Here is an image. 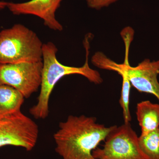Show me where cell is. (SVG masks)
<instances>
[{"label":"cell","instance_id":"cell-1","mask_svg":"<svg viewBox=\"0 0 159 159\" xmlns=\"http://www.w3.org/2000/svg\"><path fill=\"white\" fill-rule=\"evenodd\" d=\"M116 126L107 127L96 117L70 115L54 134L55 151L63 159H96L93 151Z\"/></svg>","mask_w":159,"mask_h":159},{"label":"cell","instance_id":"cell-2","mask_svg":"<svg viewBox=\"0 0 159 159\" xmlns=\"http://www.w3.org/2000/svg\"><path fill=\"white\" fill-rule=\"evenodd\" d=\"M85 38L84 46L86 49V61L84 65L79 67L64 65L57 60L56 54L58 50L52 42L44 43L43 46V69L41 83L37 102L30 109L31 115L36 119H45L49 114V103L50 96L55 85L62 77L67 75H82L90 82L99 84L103 82L100 74L91 68L89 65V42Z\"/></svg>","mask_w":159,"mask_h":159},{"label":"cell","instance_id":"cell-3","mask_svg":"<svg viewBox=\"0 0 159 159\" xmlns=\"http://www.w3.org/2000/svg\"><path fill=\"white\" fill-rule=\"evenodd\" d=\"M37 34L21 24L0 31V64L43 61V46Z\"/></svg>","mask_w":159,"mask_h":159},{"label":"cell","instance_id":"cell-4","mask_svg":"<svg viewBox=\"0 0 159 159\" xmlns=\"http://www.w3.org/2000/svg\"><path fill=\"white\" fill-rule=\"evenodd\" d=\"M131 43L125 42V55L124 62L118 64L109 59L101 52L95 53L92 58L93 64L103 70L124 73L132 86L140 93L153 95L159 102V60L151 61L145 59L136 66L129 65V51Z\"/></svg>","mask_w":159,"mask_h":159},{"label":"cell","instance_id":"cell-5","mask_svg":"<svg viewBox=\"0 0 159 159\" xmlns=\"http://www.w3.org/2000/svg\"><path fill=\"white\" fill-rule=\"evenodd\" d=\"M39 133L37 124L21 111L0 115V148L10 145L30 151L37 143Z\"/></svg>","mask_w":159,"mask_h":159},{"label":"cell","instance_id":"cell-6","mask_svg":"<svg viewBox=\"0 0 159 159\" xmlns=\"http://www.w3.org/2000/svg\"><path fill=\"white\" fill-rule=\"evenodd\" d=\"M102 148L93 151L96 159H148L140 148L139 137L130 122L115 128L106 138Z\"/></svg>","mask_w":159,"mask_h":159},{"label":"cell","instance_id":"cell-7","mask_svg":"<svg viewBox=\"0 0 159 159\" xmlns=\"http://www.w3.org/2000/svg\"><path fill=\"white\" fill-rule=\"evenodd\" d=\"M43 61L0 64V85H7L30 97L40 88Z\"/></svg>","mask_w":159,"mask_h":159},{"label":"cell","instance_id":"cell-8","mask_svg":"<svg viewBox=\"0 0 159 159\" xmlns=\"http://www.w3.org/2000/svg\"><path fill=\"white\" fill-rule=\"evenodd\" d=\"M62 0H30L22 3L8 2L7 7L16 15H32L43 20L45 25L54 31H61L63 26L56 19L55 13Z\"/></svg>","mask_w":159,"mask_h":159},{"label":"cell","instance_id":"cell-9","mask_svg":"<svg viewBox=\"0 0 159 159\" xmlns=\"http://www.w3.org/2000/svg\"><path fill=\"white\" fill-rule=\"evenodd\" d=\"M136 113L141 129V135L146 134L159 128V103H152L149 100L139 102Z\"/></svg>","mask_w":159,"mask_h":159},{"label":"cell","instance_id":"cell-10","mask_svg":"<svg viewBox=\"0 0 159 159\" xmlns=\"http://www.w3.org/2000/svg\"><path fill=\"white\" fill-rule=\"evenodd\" d=\"M25 97L10 86L0 85V115L21 111Z\"/></svg>","mask_w":159,"mask_h":159},{"label":"cell","instance_id":"cell-11","mask_svg":"<svg viewBox=\"0 0 159 159\" xmlns=\"http://www.w3.org/2000/svg\"><path fill=\"white\" fill-rule=\"evenodd\" d=\"M140 148L148 159H159V128L139 137Z\"/></svg>","mask_w":159,"mask_h":159},{"label":"cell","instance_id":"cell-12","mask_svg":"<svg viewBox=\"0 0 159 159\" xmlns=\"http://www.w3.org/2000/svg\"><path fill=\"white\" fill-rule=\"evenodd\" d=\"M119 74L122 76V90L119 102L122 108L124 123H128L131 121V116L129 108V96L131 85L124 73L120 72Z\"/></svg>","mask_w":159,"mask_h":159},{"label":"cell","instance_id":"cell-13","mask_svg":"<svg viewBox=\"0 0 159 159\" xmlns=\"http://www.w3.org/2000/svg\"><path fill=\"white\" fill-rule=\"evenodd\" d=\"M118 0H86L88 6L92 9L99 10L108 7Z\"/></svg>","mask_w":159,"mask_h":159},{"label":"cell","instance_id":"cell-14","mask_svg":"<svg viewBox=\"0 0 159 159\" xmlns=\"http://www.w3.org/2000/svg\"><path fill=\"white\" fill-rule=\"evenodd\" d=\"M8 3L7 2H0V9H3L7 7Z\"/></svg>","mask_w":159,"mask_h":159}]
</instances>
